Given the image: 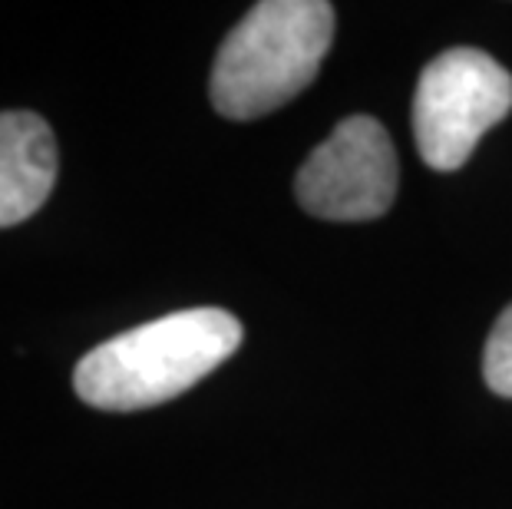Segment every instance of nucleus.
Segmentation results:
<instances>
[{"instance_id": "nucleus-4", "label": "nucleus", "mask_w": 512, "mask_h": 509, "mask_svg": "<svg viewBox=\"0 0 512 509\" xmlns=\"http://www.w3.org/2000/svg\"><path fill=\"white\" fill-rule=\"evenodd\" d=\"M304 212L328 222L380 219L397 196V153L374 116H347L294 182Z\"/></svg>"}, {"instance_id": "nucleus-6", "label": "nucleus", "mask_w": 512, "mask_h": 509, "mask_svg": "<svg viewBox=\"0 0 512 509\" xmlns=\"http://www.w3.org/2000/svg\"><path fill=\"white\" fill-rule=\"evenodd\" d=\"M483 374L489 391L499 397H512V305L499 314L496 328L486 341Z\"/></svg>"}, {"instance_id": "nucleus-2", "label": "nucleus", "mask_w": 512, "mask_h": 509, "mask_svg": "<svg viewBox=\"0 0 512 509\" xmlns=\"http://www.w3.org/2000/svg\"><path fill=\"white\" fill-rule=\"evenodd\" d=\"M334 37L324 0H261L225 37L212 67V106L228 119H258L318 77Z\"/></svg>"}, {"instance_id": "nucleus-1", "label": "nucleus", "mask_w": 512, "mask_h": 509, "mask_svg": "<svg viewBox=\"0 0 512 509\" xmlns=\"http://www.w3.org/2000/svg\"><path fill=\"white\" fill-rule=\"evenodd\" d=\"M242 324L222 308H189L139 324L76 364L73 387L96 410H146L185 394L242 344Z\"/></svg>"}, {"instance_id": "nucleus-3", "label": "nucleus", "mask_w": 512, "mask_h": 509, "mask_svg": "<svg viewBox=\"0 0 512 509\" xmlns=\"http://www.w3.org/2000/svg\"><path fill=\"white\" fill-rule=\"evenodd\" d=\"M512 110V77L483 50L456 47L430 60L413 96V136L423 162L456 172L486 129Z\"/></svg>"}, {"instance_id": "nucleus-5", "label": "nucleus", "mask_w": 512, "mask_h": 509, "mask_svg": "<svg viewBox=\"0 0 512 509\" xmlns=\"http://www.w3.org/2000/svg\"><path fill=\"white\" fill-rule=\"evenodd\" d=\"M60 172L53 129L37 113H0V229L27 222Z\"/></svg>"}]
</instances>
